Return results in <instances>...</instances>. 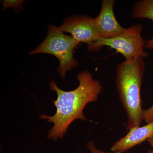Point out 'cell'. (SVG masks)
Listing matches in <instances>:
<instances>
[{
	"label": "cell",
	"mask_w": 153,
	"mask_h": 153,
	"mask_svg": "<svg viewBox=\"0 0 153 153\" xmlns=\"http://www.w3.org/2000/svg\"><path fill=\"white\" fill-rule=\"evenodd\" d=\"M79 44L72 36L65 35L59 28L51 25L45 40L30 54L45 53L57 57L59 61L57 71L63 79L67 71L78 66V61L74 58L73 53Z\"/></svg>",
	"instance_id": "3957f363"
},
{
	"label": "cell",
	"mask_w": 153,
	"mask_h": 153,
	"mask_svg": "<svg viewBox=\"0 0 153 153\" xmlns=\"http://www.w3.org/2000/svg\"><path fill=\"white\" fill-rule=\"evenodd\" d=\"M59 29L68 33L77 42L87 44L88 47L99 39L94 19L88 16H73L65 19Z\"/></svg>",
	"instance_id": "5b68a950"
},
{
	"label": "cell",
	"mask_w": 153,
	"mask_h": 153,
	"mask_svg": "<svg viewBox=\"0 0 153 153\" xmlns=\"http://www.w3.org/2000/svg\"><path fill=\"white\" fill-rule=\"evenodd\" d=\"M147 141L150 145V146L152 147L153 149V136L147 140Z\"/></svg>",
	"instance_id": "7c38bea8"
},
{
	"label": "cell",
	"mask_w": 153,
	"mask_h": 153,
	"mask_svg": "<svg viewBox=\"0 0 153 153\" xmlns=\"http://www.w3.org/2000/svg\"><path fill=\"white\" fill-rule=\"evenodd\" d=\"M87 147L91 153H109L99 150L97 149L94 146V143L92 141H90L88 143Z\"/></svg>",
	"instance_id": "8fae6325"
},
{
	"label": "cell",
	"mask_w": 153,
	"mask_h": 153,
	"mask_svg": "<svg viewBox=\"0 0 153 153\" xmlns=\"http://www.w3.org/2000/svg\"><path fill=\"white\" fill-rule=\"evenodd\" d=\"M148 153H153V151H149V152H148Z\"/></svg>",
	"instance_id": "4fadbf2b"
},
{
	"label": "cell",
	"mask_w": 153,
	"mask_h": 153,
	"mask_svg": "<svg viewBox=\"0 0 153 153\" xmlns=\"http://www.w3.org/2000/svg\"><path fill=\"white\" fill-rule=\"evenodd\" d=\"M79 82L78 87L74 90H61L54 79L49 83L50 89L57 94V100L54 101L56 112L52 116L40 115L54 124L49 131L47 138L56 141L61 139L67 132L68 127L75 120H87L83 114V110L88 103L97 101L102 89L100 81L94 79L90 72L84 71L77 74Z\"/></svg>",
	"instance_id": "6da1fadb"
},
{
	"label": "cell",
	"mask_w": 153,
	"mask_h": 153,
	"mask_svg": "<svg viewBox=\"0 0 153 153\" xmlns=\"http://www.w3.org/2000/svg\"><path fill=\"white\" fill-rule=\"evenodd\" d=\"M114 0H103L100 13L94 18L99 39H109L122 34L126 28L122 27L114 13Z\"/></svg>",
	"instance_id": "8992f818"
},
{
	"label": "cell",
	"mask_w": 153,
	"mask_h": 153,
	"mask_svg": "<svg viewBox=\"0 0 153 153\" xmlns=\"http://www.w3.org/2000/svg\"><path fill=\"white\" fill-rule=\"evenodd\" d=\"M143 120L147 123L153 121V105L149 108L143 110Z\"/></svg>",
	"instance_id": "30bf717a"
},
{
	"label": "cell",
	"mask_w": 153,
	"mask_h": 153,
	"mask_svg": "<svg viewBox=\"0 0 153 153\" xmlns=\"http://www.w3.org/2000/svg\"><path fill=\"white\" fill-rule=\"evenodd\" d=\"M142 30L140 24L133 25L126 28L119 36L109 39H98L88 48L90 52H94L107 46L115 49L117 53L121 54L127 60L137 57L146 58L149 54L144 49L146 43L142 36Z\"/></svg>",
	"instance_id": "277c9868"
},
{
	"label": "cell",
	"mask_w": 153,
	"mask_h": 153,
	"mask_svg": "<svg viewBox=\"0 0 153 153\" xmlns=\"http://www.w3.org/2000/svg\"><path fill=\"white\" fill-rule=\"evenodd\" d=\"M3 5V10H6L8 8H12L15 10L16 12H19L20 10H24L23 4L24 1L20 0H6L1 1Z\"/></svg>",
	"instance_id": "9c48e42d"
},
{
	"label": "cell",
	"mask_w": 153,
	"mask_h": 153,
	"mask_svg": "<svg viewBox=\"0 0 153 153\" xmlns=\"http://www.w3.org/2000/svg\"><path fill=\"white\" fill-rule=\"evenodd\" d=\"M131 17L133 19H147L153 21V0H141L135 4ZM145 48L153 49V37L146 43Z\"/></svg>",
	"instance_id": "ba28073f"
},
{
	"label": "cell",
	"mask_w": 153,
	"mask_h": 153,
	"mask_svg": "<svg viewBox=\"0 0 153 153\" xmlns=\"http://www.w3.org/2000/svg\"><path fill=\"white\" fill-rule=\"evenodd\" d=\"M153 136V121L144 126L129 131L125 136L113 145L111 150L114 153H123Z\"/></svg>",
	"instance_id": "52a82bcc"
},
{
	"label": "cell",
	"mask_w": 153,
	"mask_h": 153,
	"mask_svg": "<svg viewBox=\"0 0 153 153\" xmlns=\"http://www.w3.org/2000/svg\"><path fill=\"white\" fill-rule=\"evenodd\" d=\"M146 69L142 57L125 60L116 69V85L127 115L126 130L140 127L143 120L140 90Z\"/></svg>",
	"instance_id": "7a4b0ae2"
}]
</instances>
